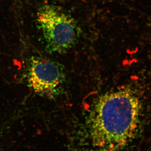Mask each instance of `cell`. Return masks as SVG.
Returning <instances> with one entry per match:
<instances>
[{
    "label": "cell",
    "mask_w": 151,
    "mask_h": 151,
    "mask_svg": "<svg viewBox=\"0 0 151 151\" xmlns=\"http://www.w3.org/2000/svg\"><path fill=\"white\" fill-rule=\"evenodd\" d=\"M142 104L138 94L125 88L105 94L94 108L91 140L99 151H119L133 140L140 128Z\"/></svg>",
    "instance_id": "cell-1"
},
{
    "label": "cell",
    "mask_w": 151,
    "mask_h": 151,
    "mask_svg": "<svg viewBox=\"0 0 151 151\" xmlns=\"http://www.w3.org/2000/svg\"><path fill=\"white\" fill-rule=\"evenodd\" d=\"M37 17L47 52L64 53L75 46L81 29L70 14L57 6L45 5L40 9Z\"/></svg>",
    "instance_id": "cell-2"
},
{
    "label": "cell",
    "mask_w": 151,
    "mask_h": 151,
    "mask_svg": "<svg viewBox=\"0 0 151 151\" xmlns=\"http://www.w3.org/2000/svg\"><path fill=\"white\" fill-rule=\"evenodd\" d=\"M25 76L28 86L40 96L49 98L59 94L65 81L61 65L42 57L33 56L29 60Z\"/></svg>",
    "instance_id": "cell-3"
},
{
    "label": "cell",
    "mask_w": 151,
    "mask_h": 151,
    "mask_svg": "<svg viewBox=\"0 0 151 151\" xmlns=\"http://www.w3.org/2000/svg\"></svg>",
    "instance_id": "cell-4"
}]
</instances>
